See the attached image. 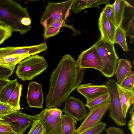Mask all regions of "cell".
<instances>
[{
	"label": "cell",
	"instance_id": "484cf974",
	"mask_svg": "<svg viewBox=\"0 0 134 134\" xmlns=\"http://www.w3.org/2000/svg\"><path fill=\"white\" fill-rule=\"evenodd\" d=\"M31 129L27 134H45L46 125L40 119L35 120L31 125Z\"/></svg>",
	"mask_w": 134,
	"mask_h": 134
},
{
	"label": "cell",
	"instance_id": "ffe728a7",
	"mask_svg": "<svg viewBox=\"0 0 134 134\" xmlns=\"http://www.w3.org/2000/svg\"><path fill=\"white\" fill-rule=\"evenodd\" d=\"M77 120L66 114L63 115L62 122V134H76Z\"/></svg>",
	"mask_w": 134,
	"mask_h": 134
},
{
	"label": "cell",
	"instance_id": "d6a6232c",
	"mask_svg": "<svg viewBox=\"0 0 134 134\" xmlns=\"http://www.w3.org/2000/svg\"><path fill=\"white\" fill-rule=\"evenodd\" d=\"M13 71L0 65V79L8 80L12 75Z\"/></svg>",
	"mask_w": 134,
	"mask_h": 134
},
{
	"label": "cell",
	"instance_id": "8d00e7d4",
	"mask_svg": "<svg viewBox=\"0 0 134 134\" xmlns=\"http://www.w3.org/2000/svg\"><path fill=\"white\" fill-rule=\"evenodd\" d=\"M10 80L9 79H0V93L2 88Z\"/></svg>",
	"mask_w": 134,
	"mask_h": 134
},
{
	"label": "cell",
	"instance_id": "603a6c76",
	"mask_svg": "<svg viewBox=\"0 0 134 134\" xmlns=\"http://www.w3.org/2000/svg\"><path fill=\"white\" fill-rule=\"evenodd\" d=\"M22 87L23 85L18 82L8 102L7 103L16 111H19L21 109L20 100Z\"/></svg>",
	"mask_w": 134,
	"mask_h": 134
},
{
	"label": "cell",
	"instance_id": "30bf717a",
	"mask_svg": "<svg viewBox=\"0 0 134 134\" xmlns=\"http://www.w3.org/2000/svg\"><path fill=\"white\" fill-rule=\"evenodd\" d=\"M110 104L109 101L90 110L81 125L77 129L76 134H80L101 122L103 117L108 110Z\"/></svg>",
	"mask_w": 134,
	"mask_h": 134
},
{
	"label": "cell",
	"instance_id": "d6986e66",
	"mask_svg": "<svg viewBox=\"0 0 134 134\" xmlns=\"http://www.w3.org/2000/svg\"><path fill=\"white\" fill-rule=\"evenodd\" d=\"M113 4L115 26L117 28L121 25L124 19V13L126 7H132L127 2L123 0H116Z\"/></svg>",
	"mask_w": 134,
	"mask_h": 134
},
{
	"label": "cell",
	"instance_id": "7a4b0ae2",
	"mask_svg": "<svg viewBox=\"0 0 134 134\" xmlns=\"http://www.w3.org/2000/svg\"><path fill=\"white\" fill-rule=\"evenodd\" d=\"M31 19L26 7L11 0H0V21L12 31L23 35L31 29Z\"/></svg>",
	"mask_w": 134,
	"mask_h": 134
},
{
	"label": "cell",
	"instance_id": "e0dca14e",
	"mask_svg": "<svg viewBox=\"0 0 134 134\" xmlns=\"http://www.w3.org/2000/svg\"><path fill=\"white\" fill-rule=\"evenodd\" d=\"M109 0H74L71 9L75 14L80 13L83 10L88 8H100V5L109 3Z\"/></svg>",
	"mask_w": 134,
	"mask_h": 134
},
{
	"label": "cell",
	"instance_id": "9c48e42d",
	"mask_svg": "<svg viewBox=\"0 0 134 134\" xmlns=\"http://www.w3.org/2000/svg\"><path fill=\"white\" fill-rule=\"evenodd\" d=\"M76 62L77 66L83 70L86 68H92L100 71L103 68L95 44L87 49L83 51Z\"/></svg>",
	"mask_w": 134,
	"mask_h": 134
},
{
	"label": "cell",
	"instance_id": "f1b7e54d",
	"mask_svg": "<svg viewBox=\"0 0 134 134\" xmlns=\"http://www.w3.org/2000/svg\"><path fill=\"white\" fill-rule=\"evenodd\" d=\"M111 22L115 26L114 6L113 4H106L102 12Z\"/></svg>",
	"mask_w": 134,
	"mask_h": 134
},
{
	"label": "cell",
	"instance_id": "836d02e7",
	"mask_svg": "<svg viewBox=\"0 0 134 134\" xmlns=\"http://www.w3.org/2000/svg\"><path fill=\"white\" fill-rule=\"evenodd\" d=\"M129 113L131 116V119L128 123V127L131 131V134H134V104H133L132 107L130 110Z\"/></svg>",
	"mask_w": 134,
	"mask_h": 134
},
{
	"label": "cell",
	"instance_id": "83f0119b",
	"mask_svg": "<svg viewBox=\"0 0 134 134\" xmlns=\"http://www.w3.org/2000/svg\"><path fill=\"white\" fill-rule=\"evenodd\" d=\"M134 73L132 72L125 77L119 84L124 88L133 90L134 87Z\"/></svg>",
	"mask_w": 134,
	"mask_h": 134
},
{
	"label": "cell",
	"instance_id": "9a60e30c",
	"mask_svg": "<svg viewBox=\"0 0 134 134\" xmlns=\"http://www.w3.org/2000/svg\"><path fill=\"white\" fill-rule=\"evenodd\" d=\"M77 91L83 96L87 101L108 93L106 85H94L91 83L80 85L76 88Z\"/></svg>",
	"mask_w": 134,
	"mask_h": 134
},
{
	"label": "cell",
	"instance_id": "d590c367",
	"mask_svg": "<svg viewBox=\"0 0 134 134\" xmlns=\"http://www.w3.org/2000/svg\"><path fill=\"white\" fill-rule=\"evenodd\" d=\"M14 132L9 125L5 124H0V132Z\"/></svg>",
	"mask_w": 134,
	"mask_h": 134
},
{
	"label": "cell",
	"instance_id": "4fadbf2b",
	"mask_svg": "<svg viewBox=\"0 0 134 134\" xmlns=\"http://www.w3.org/2000/svg\"><path fill=\"white\" fill-rule=\"evenodd\" d=\"M26 100L30 107L43 108L44 99L41 84L34 81L29 84Z\"/></svg>",
	"mask_w": 134,
	"mask_h": 134
},
{
	"label": "cell",
	"instance_id": "ba28073f",
	"mask_svg": "<svg viewBox=\"0 0 134 134\" xmlns=\"http://www.w3.org/2000/svg\"><path fill=\"white\" fill-rule=\"evenodd\" d=\"M38 119L46 125L45 134H62V122L63 115L58 108H47L38 114Z\"/></svg>",
	"mask_w": 134,
	"mask_h": 134
},
{
	"label": "cell",
	"instance_id": "5bb4252c",
	"mask_svg": "<svg viewBox=\"0 0 134 134\" xmlns=\"http://www.w3.org/2000/svg\"><path fill=\"white\" fill-rule=\"evenodd\" d=\"M98 25L101 37L100 38L111 44L114 41L117 27L101 12L98 20Z\"/></svg>",
	"mask_w": 134,
	"mask_h": 134
},
{
	"label": "cell",
	"instance_id": "44dd1931",
	"mask_svg": "<svg viewBox=\"0 0 134 134\" xmlns=\"http://www.w3.org/2000/svg\"><path fill=\"white\" fill-rule=\"evenodd\" d=\"M28 55H10L0 58V65L13 71L16 65Z\"/></svg>",
	"mask_w": 134,
	"mask_h": 134
},
{
	"label": "cell",
	"instance_id": "74e56055",
	"mask_svg": "<svg viewBox=\"0 0 134 134\" xmlns=\"http://www.w3.org/2000/svg\"><path fill=\"white\" fill-rule=\"evenodd\" d=\"M16 134V133L14 132H0V134Z\"/></svg>",
	"mask_w": 134,
	"mask_h": 134
},
{
	"label": "cell",
	"instance_id": "7402d4cb",
	"mask_svg": "<svg viewBox=\"0 0 134 134\" xmlns=\"http://www.w3.org/2000/svg\"><path fill=\"white\" fill-rule=\"evenodd\" d=\"M18 80H10L2 89L0 93V102L7 103L9 99L16 87Z\"/></svg>",
	"mask_w": 134,
	"mask_h": 134
},
{
	"label": "cell",
	"instance_id": "6da1fadb",
	"mask_svg": "<svg viewBox=\"0 0 134 134\" xmlns=\"http://www.w3.org/2000/svg\"><path fill=\"white\" fill-rule=\"evenodd\" d=\"M76 63L71 55L65 54L52 72L49 90L46 97L47 108H59L80 85L84 72L77 66Z\"/></svg>",
	"mask_w": 134,
	"mask_h": 134
},
{
	"label": "cell",
	"instance_id": "4dcf8cb0",
	"mask_svg": "<svg viewBox=\"0 0 134 134\" xmlns=\"http://www.w3.org/2000/svg\"><path fill=\"white\" fill-rule=\"evenodd\" d=\"M134 16L132 17L129 21L126 30L127 36H129L130 38V43H132L134 40Z\"/></svg>",
	"mask_w": 134,
	"mask_h": 134
},
{
	"label": "cell",
	"instance_id": "f546056e",
	"mask_svg": "<svg viewBox=\"0 0 134 134\" xmlns=\"http://www.w3.org/2000/svg\"><path fill=\"white\" fill-rule=\"evenodd\" d=\"M107 124L101 122L80 134H100L105 129Z\"/></svg>",
	"mask_w": 134,
	"mask_h": 134
},
{
	"label": "cell",
	"instance_id": "e575fe53",
	"mask_svg": "<svg viewBox=\"0 0 134 134\" xmlns=\"http://www.w3.org/2000/svg\"><path fill=\"white\" fill-rule=\"evenodd\" d=\"M105 131L106 134H125L122 129L114 126L109 127Z\"/></svg>",
	"mask_w": 134,
	"mask_h": 134
},
{
	"label": "cell",
	"instance_id": "5b68a950",
	"mask_svg": "<svg viewBox=\"0 0 134 134\" xmlns=\"http://www.w3.org/2000/svg\"><path fill=\"white\" fill-rule=\"evenodd\" d=\"M74 1L69 0L58 3H48L40 21L44 29L54 22H65L69 15Z\"/></svg>",
	"mask_w": 134,
	"mask_h": 134
},
{
	"label": "cell",
	"instance_id": "ac0fdd59",
	"mask_svg": "<svg viewBox=\"0 0 134 134\" xmlns=\"http://www.w3.org/2000/svg\"><path fill=\"white\" fill-rule=\"evenodd\" d=\"M117 66L114 74L116 78L117 83H119L132 72V67L130 61L125 59H119Z\"/></svg>",
	"mask_w": 134,
	"mask_h": 134
},
{
	"label": "cell",
	"instance_id": "2e32d148",
	"mask_svg": "<svg viewBox=\"0 0 134 134\" xmlns=\"http://www.w3.org/2000/svg\"><path fill=\"white\" fill-rule=\"evenodd\" d=\"M117 86L123 115L126 118L128 110L131 105L134 104V90L123 88L118 83Z\"/></svg>",
	"mask_w": 134,
	"mask_h": 134
},
{
	"label": "cell",
	"instance_id": "4316f807",
	"mask_svg": "<svg viewBox=\"0 0 134 134\" xmlns=\"http://www.w3.org/2000/svg\"><path fill=\"white\" fill-rule=\"evenodd\" d=\"M12 32L10 27L0 24V45L12 36Z\"/></svg>",
	"mask_w": 134,
	"mask_h": 134
},
{
	"label": "cell",
	"instance_id": "7c38bea8",
	"mask_svg": "<svg viewBox=\"0 0 134 134\" xmlns=\"http://www.w3.org/2000/svg\"><path fill=\"white\" fill-rule=\"evenodd\" d=\"M62 111L80 121L84 119L87 113L82 101L72 96L66 99L64 107Z\"/></svg>",
	"mask_w": 134,
	"mask_h": 134
},
{
	"label": "cell",
	"instance_id": "cb8c5ba5",
	"mask_svg": "<svg viewBox=\"0 0 134 134\" xmlns=\"http://www.w3.org/2000/svg\"><path fill=\"white\" fill-rule=\"evenodd\" d=\"M127 36L126 30L121 25L117 28L114 39V44L117 43L119 44L125 52L129 51L126 41Z\"/></svg>",
	"mask_w": 134,
	"mask_h": 134
},
{
	"label": "cell",
	"instance_id": "277c9868",
	"mask_svg": "<svg viewBox=\"0 0 134 134\" xmlns=\"http://www.w3.org/2000/svg\"><path fill=\"white\" fill-rule=\"evenodd\" d=\"M95 44L103 65V68L100 72L106 77H112L114 74L119 60L114 44L105 42L100 38Z\"/></svg>",
	"mask_w": 134,
	"mask_h": 134
},
{
	"label": "cell",
	"instance_id": "ab89813d",
	"mask_svg": "<svg viewBox=\"0 0 134 134\" xmlns=\"http://www.w3.org/2000/svg\"></svg>",
	"mask_w": 134,
	"mask_h": 134
},
{
	"label": "cell",
	"instance_id": "3957f363",
	"mask_svg": "<svg viewBox=\"0 0 134 134\" xmlns=\"http://www.w3.org/2000/svg\"><path fill=\"white\" fill-rule=\"evenodd\" d=\"M48 66L43 57L38 55H33L18 63L15 73L17 76L22 80H30L45 71Z\"/></svg>",
	"mask_w": 134,
	"mask_h": 134
},
{
	"label": "cell",
	"instance_id": "d4e9b609",
	"mask_svg": "<svg viewBox=\"0 0 134 134\" xmlns=\"http://www.w3.org/2000/svg\"><path fill=\"white\" fill-rule=\"evenodd\" d=\"M110 101V95L108 93L99 96L88 101L85 105L90 110L100 106Z\"/></svg>",
	"mask_w": 134,
	"mask_h": 134
},
{
	"label": "cell",
	"instance_id": "52a82bcc",
	"mask_svg": "<svg viewBox=\"0 0 134 134\" xmlns=\"http://www.w3.org/2000/svg\"><path fill=\"white\" fill-rule=\"evenodd\" d=\"M38 119V114L30 115L16 111L5 115H0V124L9 125L16 134H24L33 122Z\"/></svg>",
	"mask_w": 134,
	"mask_h": 134
},
{
	"label": "cell",
	"instance_id": "f35d334b",
	"mask_svg": "<svg viewBox=\"0 0 134 134\" xmlns=\"http://www.w3.org/2000/svg\"><path fill=\"white\" fill-rule=\"evenodd\" d=\"M0 24H4L2 22H1V21H0Z\"/></svg>",
	"mask_w": 134,
	"mask_h": 134
},
{
	"label": "cell",
	"instance_id": "1f68e13d",
	"mask_svg": "<svg viewBox=\"0 0 134 134\" xmlns=\"http://www.w3.org/2000/svg\"><path fill=\"white\" fill-rule=\"evenodd\" d=\"M16 111L8 103L0 102V115H4Z\"/></svg>",
	"mask_w": 134,
	"mask_h": 134
},
{
	"label": "cell",
	"instance_id": "8fae6325",
	"mask_svg": "<svg viewBox=\"0 0 134 134\" xmlns=\"http://www.w3.org/2000/svg\"><path fill=\"white\" fill-rule=\"evenodd\" d=\"M46 42L30 46L7 47L0 48V58L10 55H26L29 56L37 55L47 49Z\"/></svg>",
	"mask_w": 134,
	"mask_h": 134
},
{
	"label": "cell",
	"instance_id": "8992f818",
	"mask_svg": "<svg viewBox=\"0 0 134 134\" xmlns=\"http://www.w3.org/2000/svg\"><path fill=\"white\" fill-rule=\"evenodd\" d=\"M114 79H109L105 82L110 95L109 116L118 126L126 125V118L124 116L117 86Z\"/></svg>",
	"mask_w": 134,
	"mask_h": 134
}]
</instances>
